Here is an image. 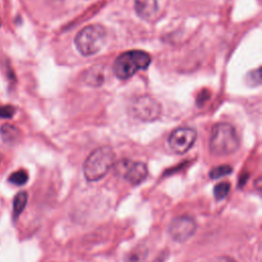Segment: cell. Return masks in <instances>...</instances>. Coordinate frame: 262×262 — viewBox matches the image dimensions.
Returning a JSON list of instances; mask_svg holds the SVG:
<instances>
[{"instance_id": "2e32d148", "label": "cell", "mask_w": 262, "mask_h": 262, "mask_svg": "<svg viewBox=\"0 0 262 262\" xmlns=\"http://www.w3.org/2000/svg\"><path fill=\"white\" fill-rule=\"evenodd\" d=\"M247 82L250 85H259L261 82V75H260V69H256L252 72H250L247 75Z\"/></svg>"}, {"instance_id": "30bf717a", "label": "cell", "mask_w": 262, "mask_h": 262, "mask_svg": "<svg viewBox=\"0 0 262 262\" xmlns=\"http://www.w3.org/2000/svg\"><path fill=\"white\" fill-rule=\"evenodd\" d=\"M0 135L3 141L6 143H13L19 136L18 129L10 124H4L0 128Z\"/></svg>"}, {"instance_id": "277c9868", "label": "cell", "mask_w": 262, "mask_h": 262, "mask_svg": "<svg viewBox=\"0 0 262 262\" xmlns=\"http://www.w3.org/2000/svg\"><path fill=\"white\" fill-rule=\"evenodd\" d=\"M106 41L105 29L98 24L83 28L75 37L74 43L77 50L84 56L94 55L102 49Z\"/></svg>"}, {"instance_id": "d6986e66", "label": "cell", "mask_w": 262, "mask_h": 262, "mask_svg": "<svg viewBox=\"0 0 262 262\" xmlns=\"http://www.w3.org/2000/svg\"><path fill=\"white\" fill-rule=\"evenodd\" d=\"M1 160H2V156H1V154H0V162H1Z\"/></svg>"}, {"instance_id": "9a60e30c", "label": "cell", "mask_w": 262, "mask_h": 262, "mask_svg": "<svg viewBox=\"0 0 262 262\" xmlns=\"http://www.w3.org/2000/svg\"><path fill=\"white\" fill-rule=\"evenodd\" d=\"M230 189V184L228 182H220L214 187V196L216 200L220 201L226 198Z\"/></svg>"}, {"instance_id": "6da1fadb", "label": "cell", "mask_w": 262, "mask_h": 262, "mask_svg": "<svg viewBox=\"0 0 262 262\" xmlns=\"http://www.w3.org/2000/svg\"><path fill=\"white\" fill-rule=\"evenodd\" d=\"M115 151L111 146H100L94 149L83 165L84 176L88 181L103 178L115 165Z\"/></svg>"}, {"instance_id": "ba28073f", "label": "cell", "mask_w": 262, "mask_h": 262, "mask_svg": "<svg viewBox=\"0 0 262 262\" xmlns=\"http://www.w3.org/2000/svg\"><path fill=\"white\" fill-rule=\"evenodd\" d=\"M195 221L189 216H178L174 218L169 225L171 237L179 243L187 241L195 231Z\"/></svg>"}, {"instance_id": "8992f818", "label": "cell", "mask_w": 262, "mask_h": 262, "mask_svg": "<svg viewBox=\"0 0 262 262\" xmlns=\"http://www.w3.org/2000/svg\"><path fill=\"white\" fill-rule=\"evenodd\" d=\"M196 139V132L192 128L180 127L172 131L168 142L170 148L176 154H184L190 149Z\"/></svg>"}, {"instance_id": "8fae6325", "label": "cell", "mask_w": 262, "mask_h": 262, "mask_svg": "<svg viewBox=\"0 0 262 262\" xmlns=\"http://www.w3.org/2000/svg\"><path fill=\"white\" fill-rule=\"evenodd\" d=\"M28 202V193L26 191L18 192L13 199V218L14 220L21 214L24 209L26 208Z\"/></svg>"}, {"instance_id": "9c48e42d", "label": "cell", "mask_w": 262, "mask_h": 262, "mask_svg": "<svg viewBox=\"0 0 262 262\" xmlns=\"http://www.w3.org/2000/svg\"><path fill=\"white\" fill-rule=\"evenodd\" d=\"M134 9L136 14L144 20L151 19L158 11L157 0H134Z\"/></svg>"}, {"instance_id": "7a4b0ae2", "label": "cell", "mask_w": 262, "mask_h": 262, "mask_svg": "<svg viewBox=\"0 0 262 262\" xmlns=\"http://www.w3.org/2000/svg\"><path fill=\"white\" fill-rule=\"evenodd\" d=\"M150 55L142 50H129L120 54L113 64L115 76L120 80H127L137 72L146 70L150 64Z\"/></svg>"}, {"instance_id": "e0dca14e", "label": "cell", "mask_w": 262, "mask_h": 262, "mask_svg": "<svg viewBox=\"0 0 262 262\" xmlns=\"http://www.w3.org/2000/svg\"><path fill=\"white\" fill-rule=\"evenodd\" d=\"M15 114V108L12 105H0V118L10 119Z\"/></svg>"}, {"instance_id": "5bb4252c", "label": "cell", "mask_w": 262, "mask_h": 262, "mask_svg": "<svg viewBox=\"0 0 262 262\" xmlns=\"http://www.w3.org/2000/svg\"><path fill=\"white\" fill-rule=\"evenodd\" d=\"M232 172V168L229 165H220L217 167H214L213 169H211L209 176L212 179H218L221 177H224L228 174H230Z\"/></svg>"}, {"instance_id": "3957f363", "label": "cell", "mask_w": 262, "mask_h": 262, "mask_svg": "<svg viewBox=\"0 0 262 262\" xmlns=\"http://www.w3.org/2000/svg\"><path fill=\"white\" fill-rule=\"evenodd\" d=\"M239 146L234 127L228 123H218L212 128L210 150L215 156H228Z\"/></svg>"}, {"instance_id": "4fadbf2b", "label": "cell", "mask_w": 262, "mask_h": 262, "mask_svg": "<svg viewBox=\"0 0 262 262\" xmlns=\"http://www.w3.org/2000/svg\"><path fill=\"white\" fill-rule=\"evenodd\" d=\"M28 179H29V175L25 170H18V171L13 172L12 174H10V176L8 178L10 183L17 185V186H21V185L26 184Z\"/></svg>"}, {"instance_id": "ac0fdd59", "label": "cell", "mask_w": 262, "mask_h": 262, "mask_svg": "<svg viewBox=\"0 0 262 262\" xmlns=\"http://www.w3.org/2000/svg\"><path fill=\"white\" fill-rule=\"evenodd\" d=\"M210 262H236L233 258L228 256H218L213 258Z\"/></svg>"}, {"instance_id": "5b68a950", "label": "cell", "mask_w": 262, "mask_h": 262, "mask_svg": "<svg viewBox=\"0 0 262 262\" xmlns=\"http://www.w3.org/2000/svg\"><path fill=\"white\" fill-rule=\"evenodd\" d=\"M131 112L134 117L143 122H152L159 119L162 114L161 104L149 95L137 97L132 105Z\"/></svg>"}, {"instance_id": "52a82bcc", "label": "cell", "mask_w": 262, "mask_h": 262, "mask_svg": "<svg viewBox=\"0 0 262 262\" xmlns=\"http://www.w3.org/2000/svg\"><path fill=\"white\" fill-rule=\"evenodd\" d=\"M116 170L125 180L133 185L141 183L147 176V167L142 162L123 160L117 164Z\"/></svg>"}, {"instance_id": "7c38bea8", "label": "cell", "mask_w": 262, "mask_h": 262, "mask_svg": "<svg viewBox=\"0 0 262 262\" xmlns=\"http://www.w3.org/2000/svg\"><path fill=\"white\" fill-rule=\"evenodd\" d=\"M147 251L143 246H137L127 256L125 262H145Z\"/></svg>"}]
</instances>
